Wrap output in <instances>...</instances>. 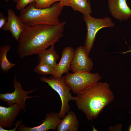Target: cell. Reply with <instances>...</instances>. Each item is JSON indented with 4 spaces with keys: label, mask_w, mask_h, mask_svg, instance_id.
<instances>
[{
    "label": "cell",
    "mask_w": 131,
    "mask_h": 131,
    "mask_svg": "<svg viewBox=\"0 0 131 131\" xmlns=\"http://www.w3.org/2000/svg\"><path fill=\"white\" fill-rule=\"evenodd\" d=\"M13 83L14 88V91L11 93L0 94V99L7 103L8 106L14 104L18 105L21 106L22 109L25 112L26 100L28 98L30 99L39 97L38 95L29 96L28 94L37 90L38 89L35 88L28 91L24 90L22 88L19 79L18 81H17L15 74H14Z\"/></svg>",
    "instance_id": "cell-7"
},
{
    "label": "cell",
    "mask_w": 131,
    "mask_h": 131,
    "mask_svg": "<svg viewBox=\"0 0 131 131\" xmlns=\"http://www.w3.org/2000/svg\"><path fill=\"white\" fill-rule=\"evenodd\" d=\"M66 23L64 21L55 25H25L18 41L17 52L21 59L38 54L57 42L63 36Z\"/></svg>",
    "instance_id": "cell-1"
},
{
    "label": "cell",
    "mask_w": 131,
    "mask_h": 131,
    "mask_svg": "<svg viewBox=\"0 0 131 131\" xmlns=\"http://www.w3.org/2000/svg\"><path fill=\"white\" fill-rule=\"evenodd\" d=\"M86 0H73L69 6L75 11H79L83 15L90 14L91 8L90 3Z\"/></svg>",
    "instance_id": "cell-17"
},
{
    "label": "cell",
    "mask_w": 131,
    "mask_h": 131,
    "mask_svg": "<svg viewBox=\"0 0 131 131\" xmlns=\"http://www.w3.org/2000/svg\"><path fill=\"white\" fill-rule=\"evenodd\" d=\"M83 18L86 24L87 31L84 46L89 56L98 32L103 28L114 27L115 24L109 17L103 18H96L88 14L83 15Z\"/></svg>",
    "instance_id": "cell-6"
},
{
    "label": "cell",
    "mask_w": 131,
    "mask_h": 131,
    "mask_svg": "<svg viewBox=\"0 0 131 131\" xmlns=\"http://www.w3.org/2000/svg\"><path fill=\"white\" fill-rule=\"evenodd\" d=\"M22 120L21 119L17 121L15 124V127L14 128L11 130H7L5 129L4 128H3L1 126H0V131H15L16 129H17L18 126L20 124H21L22 122Z\"/></svg>",
    "instance_id": "cell-22"
},
{
    "label": "cell",
    "mask_w": 131,
    "mask_h": 131,
    "mask_svg": "<svg viewBox=\"0 0 131 131\" xmlns=\"http://www.w3.org/2000/svg\"><path fill=\"white\" fill-rule=\"evenodd\" d=\"M44 119L42 123L38 126L29 127L21 124L17 129L18 131H46L50 129L55 131L61 120L59 113L51 111L46 114Z\"/></svg>",
    "instance_id": "cell-9"
},
{
    "label": "cell",
    "mask_w": 131,
    "mask_h": 131,
    "mask_svg": "<svg viewBox=\"0 0 131 131\" xmlns=\"http://www.w3.org/2000/svg\"><path fill=\"white\" fill-rule=\"evenodd\" d=\"M74 50L71 47H67L62 50L61 57L59 63L54 69L55 72L52 76L56 79L61 77L63 74L71 70V65L73 59Z\"/></svg>",
    "instance_id": "cell-10"
},
{
    "label": "cell",
    "mask_w": 131,
    "mask_h": 131,
    "mask_svg": "<svg viewBox=\"0 0 131 131\" xmlns=\"http://www.w3.org/2000/svg\"><path fill=\"white\" fill-rule=\"evenodd\" d=\"M129 52H131V50L130 48H129V50L128 51H127L126 52H121V53H119L125 54H126V53H127Z\"/></svg>",
    "instance_id": "cell-24"
},
{
    "label": "cell",
    "mask_w": 131,
    "mask_h": 131,
    "mask_svg": "<svg viewBox=\"0 0 131 131\" xmlns=\"http://www.w3.org/2000/svg\"><path fill=\"white\" fill-rule=\"evenodd\" d=\"M79 122L74 112L69 111L61 119L57 128V131H77Z\"/></svg>",
    "instance_id": "cell-14"
},
{
    "label": "cell",
    "mask_w": 131,
    "mask_h": 131,
    "mask_svg": "<svg viewBox=\"0 0 131 131\" xmlns=\"http://www.w3.org/2000/svg\"><path fill=\"white\" fill-rule=\"evenodd\" d=\"M35 5L33 2L20 10L19 17L25 25H55L60 23L59 17L63 7L59 3H54L50 7L44 9L36 8Z\"/></svg>",
    "instance_id": "cell-3"
},
{
    "label": "cell",
    "mask_w": 131,
    "mask_h": 131,
    "mask_svg": "<svg viewBox=\"0 0 131 131\" xmlns=\"http://www.w3.org/2000/svg\"><path fill=\"white\" fill-rule=\"evenodd\" d=\"M38 55L39 62L46 63L51 66L54 69L57 64V61L59 57L55 50L54 45L51 46L49 49L45 50Z\"/></svg>",
    "instance_id": "cell-15"
},
{
    "label": "cell",
    "mask_w": 131,
    "mask_h": 131,
    "mask_svg": "<svg viewBox=\"0 0 131 131\" xmlns=\"http://www.w3.org/2000/svg\"><path fill=\"white\" fill-rule=\"evenodd\" d=\"M61 0H35V8L37 9H44L50 7L55 2Z\"/></svg>",
    "instance_id": "cell-19"
},
{
    "label": "cell",
    "mask_w": 131,
    "mask_h": 131,
    "mask_svg": "<svg viewBox=\"0 0 131 131\" xmlns=\"http://www.w3.org/2000/svg\"><path fill=\"white\" fill-rule=\"evenodd\" d=\"M11 48V46L8 45L1 46L0 47V67L1 71L3 73H7L15 65V64L10 62L7 57V53Z\"/></svg>",
    "instance_id": "cell-16"
},
{
    "label": "cell",
    "mask_w": 131,
    "mask_h": 131,
    "mask_svg": "<svg viewBox=\"0 0 131 131\" xmlns=\"http://www.w3.org/2000/svg\"><path fill=\"white\" fill-rule=\"evenodd\" d=\"M5 0V1L6 2H7L9 0ZM13 0L15 2H16L17 3L18 2L19 0Z\"/></svg>",
    "instance_id": "cell-25"
},
{
    "label": "cell",
    "mask_w": 131,
    "mask_h": 131,
    "mask_svg": "<svg viewBox=\"0 0 131 131\" xmlns=\"http://www.w3.org/2000/svg\"><path fill=\"white\" fill-rule=\"evenodd\" d=\"M65 81L73 92L77 94L102 78L98 73L81 72L73 73L68 72L64 76Z\"/></svg>",
    "instance_id": "cell-5"
},
{
    "label": "cell",
    "mask_w": 131,
    "mask_h": 131,
    "mask_svg": "<svg viewBox=\"0 0 131 131\" xmlns=\"http://www.w3.org/2000/svg\"><path fill=\"white\" fill-rule=\"evenodd\" d=\"M40 80L47 83L54 90L59 94L61 98V106L59 113L60 117L63 118L69 111L70 107L68 103L69 101H74L73 97L70 91L71 89L66 82L64 76L56 79L52 76L48 78L45 76L39 77Z\"/></svg>",
    "instance_id": "cell-4"
},
{
    "label": "cell",
    "mask_w": 131,
    "mask_h": 131,
    "mask_svg": "<svg viewBox=\"0 0 131 131\" xmlns=\"http://www.w3.org/2000/svg\"><path fill=\"white\" fill-rule=\"evenodd\" d=\"M73 0H61L59 3L60 5L64 6H69V5Z\"/></svg>",
    "instance_id": "cell-23"
},
{
    "label": "cell",
    "mask_w": 131,
    "mask_h": 131,
    "mask_svg": "<svg viewBox=\"0 0 131 131\" xmlns=\"http://www.w3.org/2000/svg\"><path fill=\"white\" fill-rule=\"evenodd\" d=\"M108 8L112 16L120 21H124L131 17V10L126 0H108Z\"/></svg>",
    "instance_id": "cell-12"
},
{
    "label": "cell",
    "mask_w": 131,
    "mask_h": 131,
    "mask_svg": "<svg viewBox=\"0 0 131 131\" xmlns=\"http://www.w3.org/2000/svg\"><path fill=\"white\" fill-rule=\"evenodd\" d=\"M77 95L74 97L76 105L89 120L97 118L114 98L109 84L99 82Z\"/></svg>",
    "instance_id": "cell-2"
},
{
    "label": "cell",
    "mask_w": 131,
    "mask_h": 131,
    "mask_svg": "<svg viewBox=\"0 0 131 131\" xmlns=\"http://www.w3.org/2000/svg\"><path fill=\"white\" fill-rule=\"evenodd\" d=\"M128 131H131V124L130 125V127H129L128 129Z\"/></svg>",
    "instance_id": "cell-26"
},
{
    "label": "cell",
    "mask_w": 131,
    "mask_h": 131,
    "mask_svg": "<svg viewBox=\"0 0 131 131\" xmlns=\"http://www.w3.org/2000/svg\"><path fill=\"white\" fill-rule=\"evenodd\" d=\"M35 0H19L16 5V9L20 10L25 8L28 4L35 2Z\"/></svg>",
    "instance_id": "cell-20"
},
{
    "label": "cell",
    "mask_w": 131,
    "mask_h": 131,
    "mask_svg": "<svg viewBox=\"0 0 131 131\" xmlns=\"http://www.w3.org/2000/svg\"><path fill=\"white\" fill-rule=\"evenodd\" d=\"M87 0L88 1H89V0Z\"/></svg>",
    "instance_id": "cell-27"
},
{
    "label": "cell",
    "mask_w": 131,
    "mask_h": 131,
    "mask_svg": "<svg viewBox=\"0 0 131 131\" xmlns=\"http://www.w3.org/2000/svg\"><path fill=\"white\" fill-rule=\"evenodd\" d=\"M33 72L42 75L51 74L52 76L55 73L54 68L48 64L42 62L39 63L34 68Z\"/></svg>",
    "instance_id": "cell-18"
},
{
    "label": "cell",
    "mask_w": 131,
    "mask_h": 131,
    "mask_svg": "<svg viewBox=\"0 0 131 131\" xmlns=\"http://www.w3.org/2000/svg\"><path fill=\"white\" fill-rule=\"evenodd\" d=\"M89 56L84 46H79L74 50L71 65V70L73 73L90 72L93 68V63Z\"/></svg>",
    "instance_id": "cell-8"
},
{
    "label": "cell",
    "mask_w": 131,
    "mask_h": 131,
    "mask_svg": "<svg viewBox=\"0 0 131 131\" xmlns=\"http://www.w3.org/2000/svg\"><path fill=\"white\" fill-rule=\"evenodd\" d=\"M8 20L3 13L0 12V29L2 28L5 25Z\"/></svg>",
    "instance_id": "cell-21"
},
{
    "label": "cell",
    "mask_w": 131,
    "mask_h": 131,
    "mask_svg": "<svg viewBox=\"0 0 131 131\" xmlns=\"http://www.w3.org/2000/svg\"><path fill=\"white\" fill-rule=\"evenodd\" d=\"M7 14V20L2 29L9 31L12 37L18 41L20 34L25 30V25L11 9L8 10Z\"/></svg>",
    "instance_id": "cell-11"
},
{
    "label": "cell",
    "mask_w": 131,
    "mask_h": 131,
    "mask_svg": "<svg viewBox=\"0 0 131 131\" xmlns=\"http://www.w3.org/2000/svg\"><path fill=\"white\" fill-rule=\"evenodd\" d=\"M21 109V106L16 104L8 107L0 106V126L4 129L11 128Z\"/></svg>",
    "instance_id": "cell-13"
}]
</instances>
